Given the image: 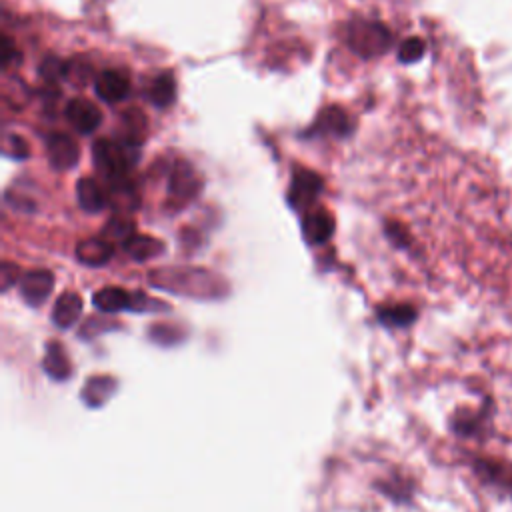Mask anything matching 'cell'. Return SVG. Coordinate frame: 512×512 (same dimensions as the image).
<instances>
[{
  "instance_id": "3",
  "label": "cell",
  "mask_w": 512,
  "mask_h": 512,
  "mask_svg": "<svg viewBox=\"0 0 512 512\" xmlns=\"http://www.w3.org/2000/svg\"><path fill=\"white\" fill-rule=\"evenodd\" d=\"M352 132V122L344 108L340 106H326L316 120L308 126V130L302 132L304 138H320V136H332V138H346Z\"/></svg>"
},
{
  "instance_id": "20",
  "label": "cell",
  "mask_w": 512,
  "mask_h": 512,
  "mask_svg": "<svg viewBox=\"0 0 512 512\" xmlns=\"http://www.w3.org/2000/svg\"><path fill=\"white\" fill-rule=\"evenodd\" d=\"M44 370L54 380H66L70 376V362H68L64 350L58 346V342L48 344L46 356H44Z\"/></svg>"
},
{
  "instance_id": "4",
  "label": "cell",
  "mask_w": 512,
  "mask_h": 512,
  "mask_svg": "<svg viewBox=\"0 0 512 512\" xmlns=\"http://www.w3.org/2000/svg\"><path fill=\"white\" fill-rule=\"evenodd\" d=\"M322 178L308 170V168H296L292 174V182H290V190H288V202L296 208V210H306L310 208L316 198L322 192Z\"/></svg>"
},
{
  "instance_id": "17",
  "label": "cell",
  "mask_w": 512,
  "mask_h": 512,
  "mask_svg": "<svg viewBox=\"0 0 512 512\" xmlns=\"http://www.w3.org/2000/svg\"><path fill=\"white\" fill-rule=\"evenodd\" d=\"M132 304H134V294H130L122 288L108 286L94 294V306L106 314H114L124 308H132Z\"/></svg>"
},
{
  "instance_id": "14",
  "label": "cell",
  "mask_w": 512,
  "mask_h": 512,
  "mask_svg": "<svg viewBox=\"0 0 512 512\" xmlns=\"http://www.w3.org/2000/svg\"><path fill=\"white\" fill-rule=\"evenodd\" d=\"M146 98L156 106V108H168L174 98H176V82L170 70L160 72L158 76L152 78V82L146 88Z\"/></svg>"
},
{
  "instance_id": "1",
  "label": "cell",
  "mask_w": 512,
  "mask_h": 512,
  "mask_svg": "<svg viewBox=\"0 0 512 512\" xmlns=\"http://www.w3.org/2000/svg\"><path fill=\"white\" fill-rule=\"evenodd\" d=\"M346 42L354 54L368 60L386 54L394 44V34L384 22L356 18L346 28Z\"/></svg>"
},
{
  "instance_id": "26",
  "label": "cell",
  "mask_w": 512,
  "mask_h": 512,
  "mask_svg": "<svg viewBox=\"0 0 512 512\" xmlns=\"http://www.w3.org/2000/svg\"><path fill=\"white\" fill-rule=\"evenodd\" d=\"M2 68L4 70H10V68H16L22 64V52L20 48L12 42L10 36H2Z\"/></svg>"
},
{
  "instance_id": "9",
  "label": "cell",
  "mask_w": 512,
  "mask_h": 512,
  "mask_svg": "<svg viewBox=\"0 0 512 512\" xmlns=\"http://www.w3.org/2000/svg\"><path fill=\"white\" fill-rule=\"evenodd\" d=\"M52 286H54V276L48 270H34L20 280V294L28 304L38 306L52 292Z\"/></svg>"
},
{
  "instance_id": "19",
  "label": "cell",
  "mask_w": 512,
  "mask_h": 512,
  "mask_svg": "<svg viewBox=\"0 0 512 512\" xmlns=\"http://www.w3.org/2000/svg\"><path fill=\"white\" fill-rule=\"evenodd\" d=\"M124 250L134 258V260H148L154 258L156 254L162 252V242L152 238V236H142L134 234L124 242Z\"/></svg>"
},
{
  "instance_id": "16",
  "label": "cell",
  "mask_w": 512,
  "mask_h": 512,
  "mask_svg": "<svg viewBox=\"0 0 512 512\" xmlns=\"http://www.w3.org/2000/svg\"><path fill=\"white\" fill-rule=\"evenodd\" d=\"M112 256V244L106 238L82 240L76 248V258L86 266H102Z\"/></svg>"
},
{
  "instance_id": "13",
  "label": "cell",
  "mask_w": 512,
  "mask_h": 512,
  "mask_svg": "<svg viewBox=\"0 0 512 512\" xmlns=\"http://www.w3.org/2000/svg\"><path fill=\"white\" fill-rule=\"evenodd\" d=\"M118 128H120L118 130V140L120 142H124L128 146H134V148H140V142H142L144 132H146V116L138 108L124 110Z\"/></svg>"
},
{
  "instance_id": "27",
  "label": "cell",
  "mask_w": 512,
  "mask_h": 512,
  "mask_svg": "<svg viewBox=\"0 0 512 512\" xmlns=\"http://www.w3.org/2000/svg\"><path fill=\"white\" fill-rule=\"evenodd\" d=\"M4 152H6L10 158H14V160H24V158H28V154H30L26 140H24L22 136H18V134H8V136L4 138Z\"/></svg>"
},
{
  "instance_id": "23",
  "label": "cell",
  "mask_w": 512,
  "mask_h": 512,
  "mask_svg": "<svg viewBox=\"0 0 512 512\" xmlns=\"http://www.w3.org/2000/svg\"><path fill=\"white\" fill-rule=\"evenodd\" d=\"M92 78H94V70H92L90 62L80 60V58H74V60L66 62V76H64V80H68L70 84L86 86Z\"/></svg>"
},
{
  "instance_id": "28",
  "label": "cell",
  "mask_w": 512,
  "mask_h": 512,
  "mask_svg": "<svg viewBox=\"0 0 512 512\" xmlns=\"http://www.w3.org/2000/svg\"><path fill=\"white\" fill-rule=\"evenodd\" d=\"M386 234H388L390 238H394V242H396L398 246H406V244H408V236H406V232H404V228H402L400 224H388V226H386Z\"/></svg>"
},
{
  "instance_id": "18",
  "label": "cell",
  "mask_w": 512,
  "mask_h": 512,
  "mask_svg": "<svg viewBox=\"0 0 512 512\" xmlns=\"http://www.w3.org/2000/svg\"><path fill=\"white\" fill-rule=\"evenodd\" d=\"M114 388H116V382L110 376H94L84 386V392H82L84 402L90 406H100L114 394Z\"/></svg>"
},
{
  "instance_id": "12",
  "label": "cell",
  "mask_w": 512,
  "mask_h": 512,
  "mask_svg": "<svg viewBox=\"0 0 512 512\" xmlns=\"http://www.w3.org/2000/svg\"><path fill=\"white\" fill-rule=\"evenodd\" d=\"M76 200L82 210L100 212L108 204V194L94 178H80L76 182Z\"/></svg>"
},
{
  "instance_id": "8",
  "label": "cell",
  "mask_w": 512,
  "mask_h": 512,
  "mask_svg": "<svg viewBox=\"0 0 512 512\" xmlns=\"http://www.w3.org/2000/svg\"><path fill=\"white\" fill-rule=\"evenodd\" d=\"M202 186L196 170L188 162H176L168 178V194L180 202L192 200Z\"/></svg>"
},
{
  "instance_id": "22",
  "label": "cell",
  "mask_w": 512,
  "mask_h": 512,
  "mask_svg": "<svg viewBox=\"0 0 512 512\" xmlns=\"http://www.w3.org/2000/svg\"><path fill=\"white\" fill-rule=\"evenodd\" d=\"M134 222L128 216H114L106 222L102 236L110 242V240H118V242H126L130 236H134Z\"/></svg>"
},
{
  "instance_id": "15",
  "label": "cell",
  "mask_w": 512,
  "mask_h": 512,
  "mask_svg": "<svg viewBox=\"0 0 512 512\" xmlns=\"http://www.w3.org/2000/svg\"><path fill=\"white\" fill-rule=\"evenodd\" d=\"M82 312V298L76 292H64L58 296L52 308V320L60 328H70Z\"/></svg>"
},
{
  "instance_id": "11",
  "label": "cell",
  "mask_w": 512,
  "mask_h": 512,
  "mask_svg": "<svg viewBox=\"0 0 512 512\" xmlns=\"http://www.w3.org/2000/svg\"><path fill=\"white\" fill-rule=\"evenodd\" d=\"M302 232H304V238L310 242V244H322L326 242L332 232H334V218L330 216L328 210L324 208H316L312 212H308L304 216V222H302Z\"/></svg>"
},
{
  "instance_id": "7",
  "label": "cell",
  "mask_w": 512,
  "mask_h": 512,
  "mask_svg": "<svg viewBox=\"0 0 512 512\" xmlns=\"http://www.w3.org/2000/svg\"><path fill=\"white\" fill-rule=\"evenodd\" d=\"M94 92L106 104L122 102L130 94V78L122 70H102L94 78Z\"/></svg>"
},
{
  "instance_id": "2",
  "label": "cell",
  "mask_w": 512,
  "mask_h": 512,
  "mask_svg": "<svg viewBox=\"0 0 512 512\" xmlns=\"http://www.w3.org/2000/svg\"><path fill=\"white\" fill-rule=\"evenodd\" d=\"M138 150L120 142L118 138H100L92 146V160L98 172L108 180V184L128 178V170L138 160Z\"/></svg>"
},
{
  "instance_id": "24",
  "label": "cell",
  "mask_w": 512,
  "mask_h": 512,
  "mask_svg": "<svg viewBox=\"0 0 512 512\" xmlns=\"http://www.w3.org/2000/svg\"><path fill=\"white\" fill-rule=\"evenodd\" d=\"M426 54V42L420 36H408L398 48V60L402 64H414Z\"/></svg>"
},
{
  "instance_id": "10",
  "label": "cell",
  "mask_w": 512,
  "mask_h": 512,
  "mask_svg": "<svg viewBox=\"0 0 512 512\" xmlns=\"http://www.w3.org/2000/svg\"><path fill=\"white\" fill-rule=\"evenodd\" d=\"M474 470L488 486H496L504 492L512 490V466L510 464L500 462V460L480 458L474 462Z\"/></svg>"
},
{
  "instance_id": "25",
  "label": "cell",
  "mask_w": 512,
  "mask_h": 512,
  "mask_svg": "<svg viewBox=\"0 0 512 512\" xmlns=\"http://www.w3.org/2000/svg\"><path fill=\"white\" fill-rule=\"evenodd\" d=\"M38 74L46 84H54L66 76V62L58 56H44L38 64Z\"/></svg>"
},
{
  "instance_id": "21",
  "label": "cell",
  "mask_w": 512,
  "mask_h": 512,
  "mask_svg": "<svg viewBox=\"0 0 512 512\" xmlns=\"http://www.w3.org/2000/svg\"><path fill=\"white\" fill-rule=\"evenodd\" d=\"M380 322H384L390 328H404L410 326L416 318V310L410 304H394L378 310Z\"/></svg>"
},
{
  "instance_id": "6",
  "label": "cell",
  "mask_w": 512,
  "mask_h": 512,
  "mask_svg": "<svg viewBox=\"0 0 512 512\" xmlns=\"http://www.w3.org/2000/svg\"><path fill=\"white\" fill-rule=\"evenodd\" d=\"M46 154L56 170H70L78 164L80 148L76 140L64 132H52L46 138Z\"/></svg>"
},
{
  "instance_id": "5",
  "label": "cell",
  "mask_w": 512,
  "mask_h": 512,
  "mask_svg": "<svg viewBox=\"0 0 512 512\" xmlns=\"http://www.w3.org/2000/svg\"><path fill=\"white\" fill-rule=\"evenodd\" d=\"M64 116L68 124L78 132V134H92L100 128L102 124V112L100 108L82 96H74L66 102L64 106Z\"/></svg>"
}]
</instances>
